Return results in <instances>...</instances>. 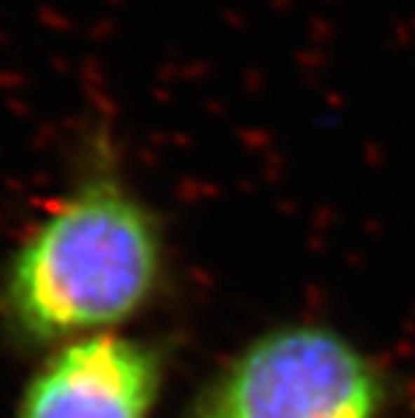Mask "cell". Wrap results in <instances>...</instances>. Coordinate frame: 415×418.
Returning a JSON list of instances; mask_svg holds the SVG:
<instances>
[{
    "mask_svg": "<svg viewBox=\"0 0 415 418\" xmlns=\"http://www.w3.org/2000/svg\"><path fill=\"white\" fill-rule=\"evenodd\" d=\"M383 378L351 340L283 327L243 349L184 418H381Z\"/></svg>",
    "mask_w": 415,
    "mask_h": 418,
    "instance_id": "7a4b0ae2",
    "label": "cell"
},
{
    "mask_svg": "<svg viewBox=\"0 0 415 418\" xmlns=\"http://www.w3.org/2000/svg\"><path fill=\"white\" fill-rule=\"evenodd\" d=\"M162 278L151 213L114 175H92L52 208L8 262L0 305L27 343L100 335L138 314Z\"/></svg>",
    "mask_w": 415,
    "mask_h": 418,
    "instance_id": "6da1fadb",
    "label": "cell"
},
{
    "mask_svg": "<svg viewBox=\"0 0 415 418\" xmlns=\"http://www.w3.org/2000/svg\"><path fill=\"white\" fill-rule=\"evenodd\" d=\"M162 365L151 346L89 335L68 340L25 386L17 418H149Z\"/></svg>",
    "mask_w": 415,
    "mask_h": 418,
    "instance_id": "3957f363",
    "label": "cell"
}]
</instances>
